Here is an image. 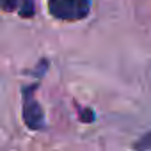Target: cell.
I'll list each match as a JSON object with an SVG mask.
<instances>
[{"label": "cell", "mask_w": 151, "mask_h": 151, "mask_svg": "<svg viewBox=\"0 0 151 151\" xmlns=\"http://www.w3.org/2000/svg\"><path fill=\"white\" fill-rule=\"evenodd\" d=\"M0 9L7 13H18L22 18H32L36 13L34 0H0Z\"/></svg>", "instance_id": "cell-3"}, {"label": "cell", "mask_w": 151, "mask_h": 151, "mask_svg": "<svg viewBox=\"0 0 151 151\" xmlns=\"http://www.w3.org/2000/svg\"><path fill=\"white\" fill-rule=\"evenodd\" d=\"M89 0H48V13L55 20L78 22L89 14Z\"/></svg>", "instance_id": "cell-1"}, {"label": "cell", "mask_w": 151, "mask_h": 151, "mask_svg": "<svg viewBox=\"0 0 151 151\" xmlns=\"http://www.w3.org/2000/svg\"><path fill=\"white\" fill-rule=\"evenodd\" d=\"M137 149H151V132H147L146 135H142L137 142H135Z\"/></svg>", "instance_id": "cell-4"}, {"label": "cell", "mask_w": 151, "mask_h": 151, "mask_svg": "<svg viewBox=\"0 0 151 151\" xmlns=\"http://www.w3.org/2000/svg\"><path fill=\"white\" fill-rule=\"evenodd\" d=\"M80 119L82 121H86V123H91L93 119H94V114H93V110L91 109H80Z\"/></svg>", "instance_id": "cell-5"}, {"label": "cell", "mask_w": 151, "mask_h": 151, "mask_svg": "<svg viewBox=\"0 0 151 151\" xmlns=\"http://www.w3.org/2000/svg\"><path fill=\"white\" fill-rule=\"evenodd\" d=\"M34 86L23 89V121L30 130H41L45 126V114L34 98Z\"/></svg>", "instance_id": "cell-2"}]
</instances>
